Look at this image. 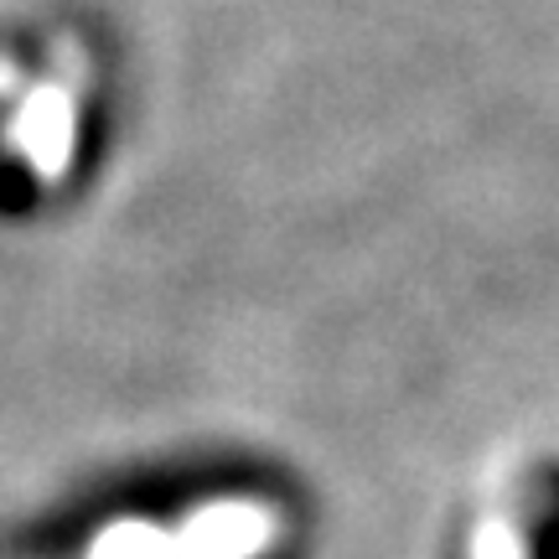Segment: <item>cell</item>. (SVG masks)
Returning a JSON list of instances; mask_svg holds the SVG:
<instances>
[{
	"label": "cell",
	"mask_w": 559,
	"mask_h": 559,
	"mask_svg": "<svg viewBox=\"0 0 559 559\" xmlns=\"http://www.w3.org/2000/svg\"><path fill=\"white\" fill-rule=\"evenodd\" d=\"M466 559H559V466H528L477 513Z\"/></svg>",
	"instance_id": "1"
},
{
	"label": "cell",
	"mask_w": 559,
	"mask_h": 559,
	"mask_svg": "<svg viewBox=\"0 0 559 559\" xmlns=\"http://www.w3.org/2000/svg\"><path fill=\"white\" fill-rule=\"evenodd\" d=\"M280 539H285V513L249 492L202 498L181 513H166L171 559H264L275 555Z\"/></svg>",
	"instance_id": "2"
},
{
	"label": "cell",
	"mask_w": 559,
	"mask_h": 559,
	"mask_svg": "<svg viewBox=\"0 0 559 559\" xmlns=\"http://www.w3.org/2000/svg\"><path fill=\"white\" fill-rule=\"evenodd\" d=\"M5 140H11V156L41 187L62 181L73 171V151H79V94L62 79L32 83L16 99V109H11Z\"/></svg>",
	"instance_id": "3"
}]
</instances>
